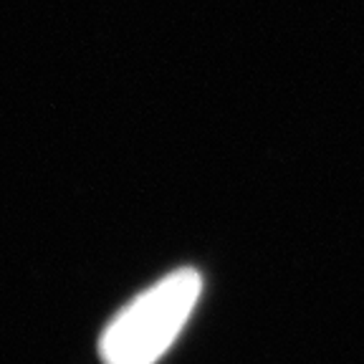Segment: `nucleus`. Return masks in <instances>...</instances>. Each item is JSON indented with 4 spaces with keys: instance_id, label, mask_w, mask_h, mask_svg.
<instances>
[{
    "instance_id": "1",
    "label": "nucleus",
    "mask_w": 364,
    "mask_h": 364,
    "mask_svg": "<svg viewBox=\"0 0 364 364\" xmlns=\"http://www.w3.org/2000/svg\"><path fill=\"white\" fill-rule=\"evenodd\" d=\"M203 294L195 268H177L136 294L99 339L104 364H154L175 344Z\"/></svg>"
}]
</instances>
